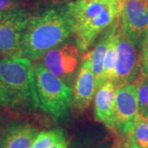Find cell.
I'll return each instance as SVG.
<instances>
[{
	"mask_svg": "<svg viewBox=\"0 0 148 148\" xmlns=\"http://www.w3.org/2000/svg\"><path fill=\"white\" fill-rule=\"evenodd\" d=\"M73 34L68 6H53L31 16L21 36L16 57L36 60Z\"/></svg>",
	"mask_w": 148,
	"mask_h": 148,
	"instance_id": "1",
	"label": "cell"
},
{
	"mask_svg": "<svg viewBox=\"0 0 148 148\" xmlns=\"http://www.w3.org/2000/svg\"><path fill=\"white\" fill-rule=\"evenodd\" d=\"M76 45L84 53L119 16V0H77L68 4Z\"/></svg>",
	"mask_w": 148,
	"mask_h": 148,
	"instance_id": "2",
	"label": "cell"
},
{
	"mask_svg": "<svg viewBox=\"0 0 148 148\" xmlns=\"http://www.w3.org/2000/svg\"><path fill=\"white\" fill-rule=\"evenodd\" d=\"M0 97L3 106L11 108H39L31 60L16 56L0 60Z\"/></svg>",
	"mask_w": 148,
	"mask_h": 148,
	"instance_id": "3",
	"label": "cell"
},
{
	"mask_svg": "<svg viewBox=\"0 0 148 148\" xmlns=\"http://www.w3.org/2000/svg\"><path fill=\"white\" fill-rule=\"evenodd\" d=\"M39 109L55 119L68 115L73 102V90L42 64L34 67Z\"/></svg>",
	"mask_w": 148,
	"mask_h": 148,
	"instance_id": "4",
	"label": "cell"
},
{
	"mask_svg": "<svg viewBox=\"0 0 148 148\" xmlns=\"http://www.w3.org/2000/svg\"><path fill=\"white\" fill-rule=\"evenodd\" d=\"M140 54L141 49L123 32L119 23L117 32L116 62L113 81L114 86L136 83L142 77L143 73Z\"/></svg>",
	"mask_w": 148,
	"mask_h": 148,
	"instance_id": "5",
	"label": "cell"
},
{
	"mask_svg": "<svg viewBox=\"0 0 148 148\" xmlns=\"http://www.w3.org/2000/svg\"><path fill=\"white\" fill-rule=\"evenodd\" d=\"M139 117L137 84L117 86L114 99V131L126 138Z\"/></svg>",
	"mask_w": 148,
	"mask_h": 148,
	"instance_id": "6",
	"label": "cell"
},
{
	"mask_svg": "<svg viewBox=\"0 0 148 148\" xmlns=\"http://www.w3.org/2000/svg\"><path fill=\"white\" fill-rule=\"evenodd\" d=\"M120 27L140 49L148 35V0H119Z\"/></svg>",
	"mask_w": 148,
	"mask_h": 148,
	"instance_id": "7",
	"label": "cell"
},
{
	"mask_svg": "<svg viewBox=\"0 0 148 148\" xmlns=\"http://www.w3.org/2000/svg\"><path fill=\"white\" fill-rule=\"evenodd\" d=\"M30 17L29 11L21 7L0 12V53L16 55Z\"/></svg>",
	"mask_w": 148,
	"mask_h": 148,
	"instance_id": "8",
	"label": "cell"
},
{
	"mask_svg": "<svg viewBox=\"0 0 148 148\" xmlns=\"http://www.w3.org/2000/svg\"><path fill=\"white\" fill-rule=\"evenodd\" d=\"M80 53L76 44H66L45 53L42 64L59 78L66 77L77 69Z\"/></svg>",
	"mask_w": 148,
	"mask_h": 148,
	"instance_id": "9",
	"label": "cell"
},
{
	"mask_svg": "<svg viewBox=\"0 0 148 148\" xmlns=\"http://www.w3.org/2000/svg\"><path fill=\"white\" fill-rule=\"evenodd\" d=\"M95 79L90 58L86 56L81 65L73 91L74 107L82 111L90 106L96 94Z\"/></svg>",
	"mask_w": 148,
	"mask_h": 148,
	"instance_id": "10",
	"label": "cell"
},
{
	"mask_svg": "<svg viewBox=\"0 0 148 148\" xmlns=\"http://www.w3.org/2000/svg\"><path fill=\"white\" fill-rule=\"evenodd\" d=\"M38 133L28 123L11 122L0 136V148H30Z\"/></svg>",
	"mask_w": 148,
	"mask_h": 148,
	"instance_id": "11",
	"label": "cell"
},
{
	"mask_svg": "<svg viewBox=\"0 0 148 148\" xmlns=\"http://www.w3.org/2000/svg\"><path fill=\"white\" fill-rule=\"evenodd\" d=\"M114 99L115 86L112 82H104L95 96V119L113 131L114 130Z\"/></svg>",
	"mask_w": 148,
	"mask_h": 148,
	"instance_id": "12",
	"label": "cell"
},
{
	"mask_svg": "<svg viewBox=\"0 0 148 148\" xmlns=\"http://www.w3.org/2000/svg\"><path fill=\"white\" fill-rule=\"evenodd\" d=\"M115 21H114L110 26L102 33L101 38L99 39L98 42L96 43L93 50L86 55L90 58V62H91L92 71H93L94 75H95V87H96L97 90L101 87V85L105 82L104 76H103L104 60H105V57H106L108 45H109L110 37L112 36L114 28Z\"/></svg>",
	"mask_w": 148,
	"mask_h": 148,
	"instance_id": "13",
	"label": "cell"
},
{
	"mask_svg": "<svg viewBox=\"0 0 148 148\" xmlns=\"http://www.w3.org/2000/svg\"><path fill=\"white\" fill-rule=\"evenodd\" d=\"M125 148H148V119L139 117L127 134Z\"/></svg>",
	"mask_w": 148,
	"mask_h": 148,
	"instance_id": "14",
	"label": "cell"
},
{
	"mask_svg": "<svg viewBox=\"0 0 148 148\" xmlns=\"http://www.w3.org/2000/svg\"><path fill=\"white\" fill-rule=\"evenodd\" d=\"M119 26V17L115 21L114 28L110 37V42L108 45L106 57L104 60V81L112 82L114 78V69H115V62H116V47H117V32Z\"/></svg>",
	"mask_w": 148,
	"mask_h": 148,
	"instance_id": "15",
	"label": "cell"
},
{
	"mask_svg": "<svg viewBox=\"0 0 148 148\" xmlns=\"http://www.w3.org/2000/svg\"><path fill=\"white\" fill-rule=\"evenodd\" d=\"M113 143L107 137L87 135L77 138L68 148H112Z\"/></svg>",
	"mask_w": 148,
	"mask_h": 148,
	"instance_id": "16",
	"label": "cell"
},
{
	"mask_svg": "<svg viewBox=\"0 0 148 148\" xmlns=\"http://www.w3.org/2000/svg\"><path fill=\"white\" fill-rule=\"evenodd\" d=\"M66 140L64 131L55 128L38 133L30 148H49L53 143Z\"/></svg>",
	"mask_w": 148,
	"mask_h": 148,
	"instance_id": "17",
	"label": "cell"
},
{
	"mask_svg": "<svg viewBox=\"0 0 148 148\" xmlns=\"http://www.w3.org/2000/svg\"><path fill=\"white\" fill-rule=\"evenodd\" d=\"M138 87V110L140 116L148 118V78L143 74L136 82Z\"/></svg>",
	"mask_w": 148,
	"mask_h": 148,
	"instance_id": "18",
	"label": "cell"
},
{
	"mask_svg": "<svg viewBox=\"0 0 148 148\" xmlns=\"http://www.w3.org/2000/svg\"><path fill=\"white\" fill-rule=\"evenodd\" d=\"M141 64L143 74L148 78V35L141 48Z\"/></svg>",
	"mask_w": 148,
	"mask_h": 148,
	"instance_id": "19",
	"label": "cell"
},
{
	"mask_svg": "<svg viewBox=\"0 0 148 148\" xmlns=\"http://www.w3.org/2000/svg\"><path fill=\"white\" fill-rule=\"evenodd\" d=\"M23 0H0V12L21 7Z\"/></svg>",
	"mask_w": 148,
	"mask_h": 148,
	"instance_id": "20",
	"label": "cell"
},
{
	"mask_svg": "<svg viewBox=\"0 0 148 148\" xmlns=\"http://www.w3.org/2000/svg\"><path fill=\"white\" fill-rule=\"evenodd\" d=\"M69 146V142H67V140H64V141H60L58 143H53V145H51L49 148H68Z\"/></svg>",
	"mask_w": 148,
	"mask_h": 148,
	"instance_id": "21",
	"label": "cell"
},
{
	"mask_svg": "<svg viewBox=\"0 0 148 148\" xmlns=\"http://www.w3.org/2000/svg\"><path fill=\"white\" fill-rule=\"evenodd\" d=\"M39 1H42V2H49V3H59L61 1H64V0H39Z\"/></svg>",
	"mask_w": 148,
	"mask_h": 148,
	"instance_id": "22",
	"label": "cell"
},
{
	"mask_svg": "<svg viewBox=\"0 0 148 148\" xmlns=\"http://www.w3.org/2000/svg\"><path fill=\"white\" fill-rule=\"evenodd\" d=\"M3 127V116H2V114H1V111H0V131Z\"/></svg>",
	"mask_w": 148,
	"mask_h": 148,
	"instance_id": "23",
	"label": "cell"
},
{
	"mask_svg": "<svg viewBox=\"0 0 148 148\" xmlns=\"http://www.w3.org/2000/svg\"><path fill=\"white\" fill-rule=\"evenodd\" d=\"M0 105H3V102H2V100H1V97H0Z\"/></svg>",
	"mask_w": 148,
	"mask_h": 148,
	"instance_id": "24",
	"label": "cell"
},
{
	"mask_svg": "<svg viewBox=\"0 0 148 148\" xmlns=\"http://www.w3.org/2000/svg\"><path fill=\"white\" fill-rule=\"evenodd\" d=\"M117 148H118V147H117ZM119 148H121V147H119Z\"/></svg>",
	"mask_w": 148,
	"mask_h": 148,
	"instance_id": "25",
	"label": "cell"
},
{
	"mask_svg": "<svg viewBox=\"0 0 148 148\" xmlns=\"http://www.w3.org/2000/svg\"><path fill=\"white\" fill-rule=\"evenodd\" d=\"M147 119H148V118H147Z\"/></svg>",
	"mask_w": 148,
	"mask_h": 148,
	"instance_id": "26",
	"label": "cell"
}]
</instances>
